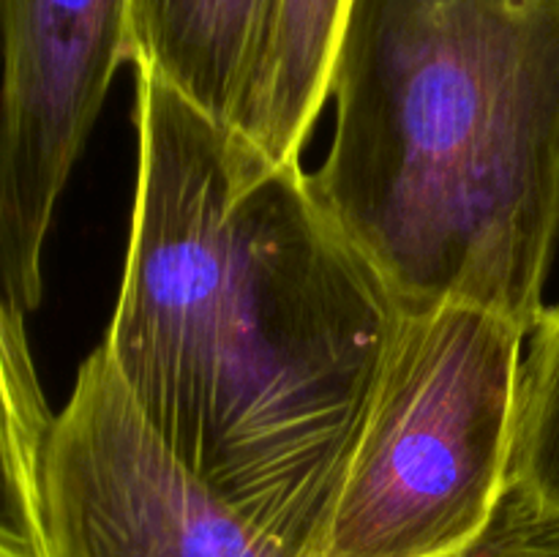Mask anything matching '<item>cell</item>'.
Segmentation results:
<instances>
[{"label": "cell", "instance_id": "30bf717a", "mask_svg": "<svg viewBox=\"0 0 559 557\" xmlns=\"http://www.w3.org/2000/svg\"><path fill=\"white\" fill-rule=\"evenodd\" d=\"M451 557H559V508L508 484L478 538Z\"/></svg>", "mask_w": 559, "mask_h": 557}, {"label": "cell", "instance_id": "6da1fadb", "mask_svg": "<svg viewBox=\"0 0 559 557\" xmlns=\"http://www.w3.org/2000/svg\"><path fill=\"white\" fill-rule=\"evenodd\" d=\"M136 191L104 353L273 557H314L402 309L300 162L136 69Z\"/></svg>", "mask_w": 559, "mask_h": 557}, {"label": "cell", "instance_id": "277c9868", "mask_svg": "<svg viewBox=\"0 0 559 557\" xmlns=\"http://www.w3.org/2000/svg\"><path fill=\"white\" fill-rule=\"evenodd\" d=\"M41 533L44 557H273L164 446L104 347L49 426Z\"/></svg>", "mask_w": 559, "mask_h": 557}, {"label": "cell", "instance_id": "3957f363", "mask_svg": "<svg viewBox=\"0 0 559 557\" xmlns=\"http://www.w3.org/2000/svg\"><path fill=\"white\" fill-rule=\"evenodd\" d=\"M527 331L445 304L402 311L314 557H451L511 484Z\"/></svg>", "mask_w": 559, "mask_h": 557}, {"label": "cell", "instance_id": "8992f818", "mask_svg": "<svg viewBox=\"0 0 559 557\" xmlns=\"http://www.w3.org/2000/svg\"><path fill=\"white\" fill-rule=\"evenodd\" d=\"M278 0H131L134 66L235 129L271 49Z\"/></svg>", "mask_w": 559, "mask_h": 557}, {"label": "cell", "instance_id": "5b68a950", "mask_svg": "<svg viewBox=\"0 0 559 557\" xmlns=\"http://www.w3.org/2000/svg\"><path fill=\"white\" fill-rule=\"evenodd\" d=\"M131 0H0V284L31 315L55 211L115 74Z\"/></svg>", "mask_w": 559, "mask_h": 557}, {"label": "cell", "instance_id": "ba28073f", "mask_svg": "<svg viewBox=\"0 0 559 557\" xmlns=\"http://www.w3.org/2000/svg\"><path fill=\"white\" fill-rule=\"evenodd\" d=\"M52 418L25 315L0 284V557H44L41 464Z\"/></svg>", "mask_w": 559, "mask_h": 557}, {"label": "cell", "instance_id": "9c48e42d", "mask_svg": "<svg viewBox=\"0 0 559 557\" xmlns=\"http://www.w3.org/2000/svg\"><path fill=\"white\" fill-rule=\"evenodd\" d=\"M511 484L559 508V304L540 311L524 344Z\"/></svg>", "mask_w": 559, "mask_h": 557}, {"label": "cell", "instance_id": "52a82bcc", "mask_svg": "<svg viewBox=\"0 0 559 557\" xmlns=\"http://www.w3.org/2000/svg\"><path fill=\"white\" fill-rule=\"evenodd\" d=\"M349 0H278L271 49L235 131L273 162H300L328 98L333 52Z\"/></svg>", "mask_w": 559, "mask_h": 557}, {"label": "cell", "instance_id": "7a4b0ae2", "mask_svg": "<svg viewBox=\"0 0 559 557\" xmlns=\"http://www.w3.org/2000/svg\"><path fill=\"white\" fill-rule=\"evenodd\" d=\"M328 98L311 186L399 309L533 331L559 235V0H349Z\"/></svg>", "mask_w": 559, "mask_h": 557}]
</instances>
